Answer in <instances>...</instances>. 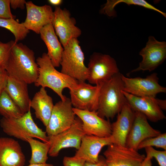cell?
<instances>
[{"label": "cell", "instance_id": "obj_1", "mask_svg": "<svg viewBox=\"0 0 166 166\" xmlns=\"http://www.w3.org/2000/svg\"><path fill=\"white\" fill-rule=\"evenodd\" d=\"M4 68L8 76L28 84L34 83L38 75L34 51L26 45L14 41Z\"/></svg>", "mask_w": 166, "mask_h": 166}, {"label": "cell", "instance_id": "obj_14", "mask_svg": "<svg viewBox=\"0 0 166 166\" xmlns=\"http://www.w3.org/2000/svg\"><path fill=\"white\" fill-rule=\"evenodd\" d=\"M73 110L81 120L85 134L101 137L111 136V124L109 120H106L100 117L97 111L81 110L74 108Z\"/></svg>", "mask_w": 166, "mask_h": 166}, {"label": "cell", "instance_id": "obj_17", "mask_svg": "<svg viewBox=\"0 0 166 166\" xmlns=\"http://www.w3.org/2000/svg\"><path fill=\"white\" fill-rule=\"evenodd\" d=\"M113 144L111 136L101 137L85 134L81 140L79 148L76 151L74 156L83 160L85 162L94 163L98 160L102 149L105 146Z\"/></svg>", "mask_w": 166, "mask_h": 166}, {"label": "cell", "instance_id": "obj_30", "mask_svg": "<svg viewBox=\"0 0 166 166\" xmlns=\"http://www.w3.org/2000/svg\"><path fill=\"white\" fill-rule=\"evenodd\" d=\"M12 41L4 43L0 41V67H4L12 46Z\"/></svg>", "mask_w": 166, "mask_h": 166}, {"label": "cell", "instance_id": "obj_21", "mask_svg": "<svg viewBox=\"0 0 166 166\" xmlns=\"http://www.w3.org/2000/svg\"><path fill=\"white\" fill-rule=\"evenodd\" d=\"M5 90L24 113L31 109L28 84L8 76Z\"/></svg>", "mask_w": 166, "mask_h": 166}, {"label": "cell", "instance_id": "obj_4", "mask_svg": "<svg viewBox=\"0 0 166 166\" xmlns=\"http://www.w3.org/2000/svg\"><path fill=\"white\" fill-rule=\"evenodd\" d=\"M0 126L8 135L27 142L30 138H37L44 142L49 141L46 132L39 128L34 122L30 109L21 117L15 119L3 117Z\"/></svg>", "mask_w": 166, "mask_h": 166}, {"label": "cell", "instance_id": "obj_12", "mask_svg": "<svg viewBox=\"0 0 166 166\" xmlns=\"http://www.w3.org/2000/svg\"><path fill=\"white\" fill-rule=\"evenodd\" d=\"M54 12L52 24L55 32L64 47L72 39L77 38L81 34L80 29L76 26V21L71 17L70 13L66 9L56 6Z\"/></svg>", "mask_w": 166, "mask_h": 166}, {"label": "cell", "instance_id": "obj_29", "mask_svg": "<svg viewBox=\"0 0 166 166\" xmlns=\"http://www.w3.org/2000/svg\"><path fill=\"white\" fill-rule=\"evenodd\" d=\"M144 148L146 156L152 159L154 158L160 166H166V150H157L152 147H147Z\"/></svg>", "mask_w": 166, "mask_h": 166}, {"label": "cell", "instance_id": "obj_32", "mask_svg": "<svg viewBox=\"0 0 166 166\" xmlns=\"http://www.w3.org/2000/svg\"><path fill=\"white\" fill-rule=\"evenodd\" d=\"M85 161L83 160L73 156H65L63 160V166H84Z\"/></svg>", "mask_w": 166, "mask_h": 166}, {"label": "cell", "instance_id": "obj_38", "mask_svg": "<svg viewBox=\"0 0 166 166\" xmlns=\"http://www.w3.org/2000/svg\"><path fill=\"white\" fill-rule=\"evenodd\" d=\"M27 166H53V165L51 164L39 163V164H30Z\"/></svg>", "mask_w": 166, "mask_h": 166}, {"label": "cell", "instance_id": "obj_33", "mask_svg": "<svg viewBox=\"0 0 166 166\" xmlns=\"http://www.w3.org/2000/svg\"><path fill=\"white\" fill-rule=\"evenodd\" d=\"M8 75L4 67H0V96L5 90Z\"/></svg>", "mask_w": 166, "mask_h": 166}, {"label": "cell", "instance_id": "obj_36", "mask_svg": "<svg viewBox=\"0 0 166 166\" xmlns=\"http://www.w3.org/2000/svg\"><path fill=\"white\" fill-rule=\"evenodd\" d=\"M152 159L146 156L139 166H152Z\"/></svg>", "mask_w": 166, "mask_h": 166}, {"label": "cell", "instance_id": "obj_26", "mask_svg": "<svg viewBox=\"0 0 166 166\" xmlns=\"http://www.w3.org/2000/svg\"><path fill=\"white\" fill-rule=\"evenodd\" d=\"M24 113L5 90L0 96V114L4 118L15 119Z\"/></svg>", "mask_w": 166, "mask_h": 166}, {"label": "cell", "instance_id": "obj_10", "mask_svg": "<svg viewBox=\"0 0 166 166\" xmlns=\"http://www.w3.org/2000/svg\"><path fill=\"white\" fill-rule=\"evenodd\" d=\"M139 54L142 60L138 67L131 73L140 71H152L162 64L166 58V42L157 40L152 36L148 37L145 46L140 51Z\"/></svg>", "mask_w": 166, "mask_h": 166}, {"label": "cell", "instance_id": "obj_34", "mask_svg": "<svg viewBox=\"0 0 166 166\" xmlns=\"http://www.w3.org/2000/svg\"><path fill=\"white\" fill-rule=\"evenodd\" d=\"M26 2L24 0H11L10 5L13 9H15L17 8L24 9L25 5Z\"/></svg>", "mask_w": 166, "mask_h": 166}, {"label": "cell", "instance_id": "obj_5", "mask_svg": "<svg viewBox=\"0 0 166 166\" xmlns=\"http://www.w3.org/2000/svg\"><path fill=\"white\" fill-rule=\"evenodd\" d=\"M79 43L77 38H73L63 47L61 72L79 82H84L87 79L88 70L84 64V55Z\"/></svg>", "mask_w": 166, "mask_h": 166}, {"label": "cell", "instance_id": "obj_35", "mask_svg": "<svg viewBox=\"0 0 166 166\" xmlns=\"http://www.w3.org/2000/svg\"><path fill=\"white\" fill-rule=\"evenodd\" d=\"M84 166H108L104 157L101 156H99L98 160L94 163L85 162Z\"/></svg>", "mask_w": 166, "mask_h": 166}, {"label": "cell", "instance_id": "obj_18", "mask_svg": "<svg viewBox=\"0 0 166 166\" xmlns=\"http://www.w3.org/2000/svg\"><path fill=\"white\" fill-rule=\"evenodd\" d=\"M135 112V118L126 140V146L137 150L138 146L142 141L157 136L161 133L150 125L144 115L139 112Z\"/></svg>", "mask_w": 166, "mask_h": 166}, {"label": "cell", "instance_id": "obj_7", "mask_svg": "<svg viewBox=\"0 0 166 166\" xmlns=\"http://www.w3.org/2000/svg\"><path fill=\"white\" fill-rule=\"evenodd\" d=\"M85 135L82 121L77 116L69 128L56 135L48 136L50 144L48 155L55 157L63 149L73 148L78 150Z\"/></svg>", "mask_w": 166, "mask_h": 166}, {"label": "cell", "instance_id": "obj_20", "mask_svg": "<svg viewBox=\"0 0 166 166\" xmlns=\"http://www.w3.org/2000/svg\"><path fill=\"white\" fill-rule=\"evenodd\" d=\"M25 157L18 142L0 137V166H24Z\"/></svg>", "mask_w": 166, "mask_h": 166}, {"label": "cell", "instance_id": "obj_22", "mask_svg": "<svg viewBox=\"0 0 166 166\" xmlns=\"http://www.w3.org/2000/svg\"><path fill=\"white\" fill-rule=\"evenodd\" d=\"M39 34L47 47V54L55 67L60 66L64 48L58 40L52 24L43 27Z\"/></svg>", "mask_w": 166, "mask_h": 166}, {"label": "cell", "instance_id": "obj_19", "mask_svg": "<svg viewBox=\"0 0 166 166\" xmlns=\"http://www.w3.org/2000/svg\"><path fill=\"white\" fill-rule=\"evenodd\" d=\"M135 112L126 102L117 114L116 121L111 124L113 144L126 146V140L132 126Z\"/></svg>", "mask_w": 166, "mask_h": 166}, {"label": "cell", "instance_id": "obj_23", "mask_svg": "<svg viewBox=\"0 0 166 166\" xmlns=\"http://www.w3.org/2000/svg\"><path fill=\"white\" fill-rule=\"evenodd\" d=\"M52 97L47 93L45 88L41 87L31 100L30 107L35 111L36 117L46 127L49 120L54 106Z\"/></svg>", "mask_w": 166, "mask_h": 166}, {"label": "cell", "instance_id": "obj_13", "mask_svg": "<svg viewBox=\"0 0 166 166\" xmlns=\"http://www.w3.org/2000/svg\"><path fill=\"white\" fill-rule=\"evenodd\" d=\"M103 154L108 166H139L145 157L137 150L114 144L108 146Z\"/></svg>", "mask_w": 166, "mask_h": 166}, {"label": "cell", "instance_id": "obj_16", "mask_svg": "<svg viewBox=\"0 0 166 166\" xmlns=\"http://www.w3.org/2000/svg\"><path fill=\"white\" fill-rule=\"evenodd\" d=\"M26 19L23 22L27 29L37 34H39L45 26L52 24L54 17V12L51 7L48 5L37 6L32 1L26 2Z\"/></svg>", "mask_w": 166, "mask_h": 166}, {"label": "cell", "instance_id": "obj_15", "mask_svg": "<svg viewBox=\"0 0 166 166\" xmlns=\"http://www.w3.org/2000/svg\"><path fill=\"white\" fill-rule=\"evenodd\" d=\"M127 103L135 112L144 115L150 121L156 122L166 118L156 97H141L134 96L123 90Z\"/></svg>", "mask_w": 166, "mask_h": 166}, {"label": "cell", "instance_id": "obj_9", "mask_svg": "<svg viewBox=\"0 0 166 166\" xmlns=\"http://www.w3.org/2000/svg\"><path fill=\"white\" fill-rule=\"evenodd\" d=\"M70 99L66 98L54 105L45 132L48 136L54 135L69 128L73 123L76 115Z\"/></svg>", "mask_w": 166, "mask_h": 166}, {"label": "cell", "instance_id": "obj_25", "mask_svg": "<svg viewBox=\"0 0 166 166\" xmlns=\"http://www.w3.org/2000/svg\"><path fill=\"white\" fill-rule=\"evenodd\" d=\"M27 142L31 150V156L29 161L30 164L46 163L50 146L49 142H42L33 138H30Z\"/></svg>", "mask_w": 166, "mask_h": 166}, {"label": "cell", "instance_id": "obj_8", "mask_svg": "<svg viewBox=\"0 0 166 166\" xmlns=\"http://www.w3.org/2000/svg\"><path fill=\"white\" fill-rule=\"evenodd\" d=\"M124 84L123 91L138 97H156L160 93H165L166 88L159 83L156 73H153L146 77L128 78L121 74Z\"/></svg>", "mask_w": 166, "mask_h": 166}, {"label": "cell", "instance_id": "obj_11", "mask_svg": "<svg viewBox=\"0 0 166 166\" xmlns=\"http://www.w3.org/2000/svg\"><path fill=\"white\" fill-rule=\"evenodd\" d=\"M101 85L93 86L85 82H79L69 89L73 108L81 110L97 111Z\"/></svg>", "mask_w": 166, "mask_h": 166}, {"label": "cell", "instance_id": "obj_37", "mask_svg": "<svg viewBox=\"0 0 166 166\" xmlns=\"http://www.w3.org/2000/svg\"><path fill=\"white\" fill-rule=\"evenodd\" d=\"M48 1L50 4L55 6L60 5L62 2L61 0H49Z\"/></svg>", "mask_w": 166, "mask_h": 166}, {"label": "cell", "instance_id": "obj_24", "mask_svg": "<svg viewBox=\"0 0 166 166\" xmlns=\"http://www.w3.org/2000/svg\"><path fill=\"white\" fill-rule=\"evenodd\" d=\"M124 3L128 5H134L156 11L166 17V14L156 8L144 0H108L101 10V13L107 15L109 17H115L116 13L114 7L118 4Z\"/></svg>", "mask_w": 166, "mask_h": 166}, {"label": "cell", "instance_id": "obj_6", "mask_svg": "<svg viewBox=\"0 0 166 166\" xmlns=\"http://www.w3.org/2000/svg\"><path fill=\"white\" fill-rule=\"evenodd\" d=\"M87 80L91 84L100 85L119 72L117 62L109 55L95 52L90 56Z\"/></svg>", "mask_w": 166, "mask_h": 166}, {"label": "cell", "instance_id": "obj_27", "mask_svg": "<svg viewBox=\"0 0 166 166\" xmlns=\"http://www.w3.org/2000/svg\"><path fill=\"white\" fill-rule=\"evenodd\" d=\"M15 19L0 18V27L10 30L14 35V41L17 42L25 39L30 31L25 26L23 22L19 23Z\"/></svg>", "mask_w": 166, "mask_h": 166}, {"label": "cell", "instance_id": "obj_28", "mask_svg": "<svg viewBox=\"0 0 166 166\" xmlns=\"http://www.w3.org/2000/svg\"><path fill=\"white\" fill-rule=\"evenodd\" d=\"M148 147H155L166 150V133L144 140L138 146L137 150Z\"/></svg>", "mask_w": 166, "mask_h": 166}, {"label": "cell", "instance_id": "obj_31", "mask_svg": "<svg viewBox=\"0 0 166 166\" xmlns=\"http://www.w3.org/2000/svg\"><path fill=\"white\" fill-rule=\"evenodd\" d=\"M10 3V0H0V18H15L16 16L11 12Z\"/></svg>", "mask_w": 166, "mask_h": 166}, {"label": "cell", "instance_id": "obj_2", "mask_svg": "<svg viewBox=\"0 0 166 166\" xmlns=\"http://www.w3.org/2000/svg\"><path fill=\"white\" fill-rule=\"evenodd\" d=\"M121 75L119 72L101 85L97 112L101 118L113 119L127 102Z\"/></svg>", "mask_w": 166, "mask_h": 166}, {"label": "cell", "instance_id": "obj_3", "mask_svg": "<svg viewBox=\"0 0 166 166\" xmlns=\"http://www.w3.org/2000/svg\"><path fill=\"white\" fill-rule=\"evenodd\" d=\"M36 61L38 67V75L34 83L35 86L48 87L56 93L61 101H65L67 97L62 94L63 89L73 88L79 82L57 70L46 53L38 57Z\"/></svg>", "mask_w": 166, "mask_h": 166}]
</instances>
